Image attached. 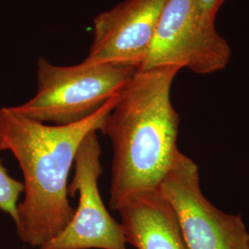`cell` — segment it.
<instances>
[{"mask_svg": "<svg viewBox=\"0 0 249 249\" xmlns=\"http://www.w3.org/2000/svg\"><path fill=\"white\" fill-rule=\"evenodd\" d=\"M226 0H199L201 9L205 14L211 18L215 19L216 15Z\"/></svg>", "mask_w": 249, "mask_h": 249, "instance_id": "obj_10", "label": "cell"}, {"mask_svg": "<svg viewBox=\"0 0 249 249\" xmlns=\"http://www.w3.org/2000/svg\"><path fill=\"white\" fill-rule=\"evenodd\" d=\"M126 243L137 249H189L177 214L160 189L127 197L117 211Z\"/></svg>", "mask_w": 249, "mask_h": 249, "instance_id": "obj_8", "label": "cell"}, {"mask_svg": "<svg viewBox=\"0 0 249 249\" xmlns=\"http://www.w3.org/2000/svg\"><path fill=\"white\" fill-rule=\"evenodd\" d=\"M21 194H23V183L10 177L0 160V211L9 214L13 222L16 219L17 206Z\"/></svg>", "mask_w": 249, "mask_h": 249, "instance_id": "obj_9", "label": "cell"}, {"mask_svg": "<svg viewBox=\"0 0 249 249\" xmlns=\"http://www.w3.org/2000/svg\"><path fill=\"white\" fill-rule=\"evenodd\" d=\"M97 131L89 132L75 156L69 195L79 192V206L59 234L37 249H127L123 227L108 213L99 191L103 168Z\"/></svg>", "mask_w": 249, "mask_h": 249, "instance_id": "obj_6", "label": "cell"}, {"mask_svg": "<svg viewBox=\"0 0 249 249\" xmlns=\"http://www.w3.org/2000/svg\"><path fill=\"white\" fill-rule=\"evenodd\" d=\"M167 0H124L93 18L89 62L139 70L147 57Z\"/></svg>", "mask_w": 249, "mask_h": 249, "instance_id": "obj_7", "label": "cell"}, {"mask_svg": "<svg viewBox=\"0 0 249 249\" xmlns=\"http://www.w3.org/2000/svg\"><path fill=\"white\" fill-rule=\"evenodd\" d=\"M119 94L80 122L51 125L15 111L0 108L1 151H10L23 175L24 198L18 202L14 223L20 240L40 248L71 221L75 209L69 200L68 178L83 139L102 130Z\"/></svg>", "mask_w": 249, "mask_h": 249, "instance_id": "obj_1", "label": "cell"}, {"mask_svg": "<svg viewBox=\"0 0 249 249\" xmlns=\"http://www.w3.org/2000/svg\"><path fill=\"white\" fill-rule=\"evenodd\" d=\"M159 189L177 214L189 249H249L240 215L223 213L205 197L196 163L179 151Z\"/></svg>", "mask_w": 249, "mask_h": 249, "instance_id": "obj_5", "label": "cell"}, {"mask_svg": "<svg viewBox=\"0 0 249 249\" xmlns=\"http://www.w3.org/2000/svg\"><path fill=\"white\" fill-rule=\"evenodd\" d=\"M136 69L111 63L56 66L40 57L35 97L12 108L41 123L66 125L89 117L120 93Z\"/></svg>", "mask_w": 249, "mask_h": 249, "instance_id": "obj_3", "label": "cell"}, {"mask_svg": "<svg viewBox=\"0 0 249 249\" xmlns=\"http://www.w3.org/2000/svg\"><path fill=\"white\" fill-rule=\"evenodd\" d=\"M230 58V45L217 32L215 19L205 14L199 0H167L139 70L177 67L207 75L223 70Z\"/></svg>", "mask_w": 249, "mask_h": 249, "instance_id": "obj_4", "label": "cell"}, {"mask_svg": "<svg viewBox=\"0 0 249 249\" xmlns=\"http://www.w3.org/2000/svg\"><path fill=\"white\" fill-rule=\"evenodd\" d=\"M180 69L136 70L120 91L102 132L113 145L110 208L136 193L159 189L176 159L180 118L171 89Z\"/></svg>", "mask_w": 249, "mask_h": 249, "instance_id": "obj_2", "label": "cell"}]
</instances>
